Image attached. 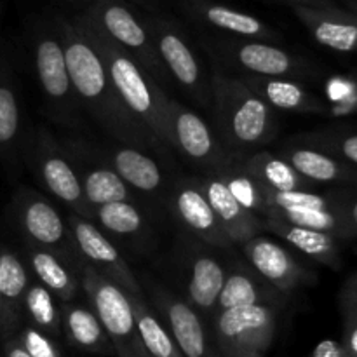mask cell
Wrapping results in <instances>:
<instances>
[{
    "mask_svg": "<svg viewBox=\"0 0 357 357\" xmlns=\"http://www.w3.org/2000/svg\"><path fill=\"white\" fill-rule=\"evenodd\" d=\"M338 305L344 317L357 316V272L352 274L338 293Z\"/></svg>",
    "mask_w": 357,
    "mask_h": 357,
    "instance_id": "obj_41",
    "label": "cell"
},
{
    "mask_svg": "<svg viewBox=\"0 0 357 357\" xmlns=\"http://www.w3.org/2000/svg\"><path fill=\"white\" fill-rule=\"evenodd\" d=\"M61 143L75 166L84 197L93 213L94 209L114 202L138 201L135 192L94 152L93 143L80 136H68L63 138Z\"/></svg>",
    "mask_w": 357,
    "mask_h": 357,
    "instance_id": "obj_15",
    "label": "cell"
},
{
    "mask_svg": "<svg viewBox=\"0 0 357 357\" xmlns=\"http://www.w3.org/2000/svg\"><path fill=\"white\" fill-rule=\"evenodd\" d=\"M291 6H309V7H331L333 0H288Z\"/></svg>",
    "mask_w": 357,
    "mask_h": 357,
    "instance_id": "obj_46",
    "label": "cell"
},
{
    "mask_svg": "<svg viewBox=\"0 0 357 357\" xmlns=\"http://www.w3.org/2000/svg\"><path fill=\"white\" fill-rule=\"evenodd\" d=\"M75 20L103 58L108 77L126 110L149 135L159 157L171 159L174 149L169 129V93H166L131 56L103 37L96 28L80 16H75Z\"/></svg>",
    "mask_w": 357,
    "mask_h": 357,
    "instance_id": "obj_2",
    "label": "cell"
},
{
    "mask_svg": "<svg viewBox=\"0 0 357 357\" xmlns=\"http://www.w3.org/2000/svg\"><path fill=\"white\" fill-rule=\"evenodd\" d=\"M33 66L49 119L66 129L82 128V108L72 87L65 52L54 24L35 30Z\"/></svg>",
    "mask_w": 357,
    "mask_h": 357,
    "instance_id": "obj_6",
    "label": "cell"
},
{
    "mask_svg": "<svg viewBox=\"0 0 357 357\" xmlns=\"http://www.w3.org/2000/svg\"><path fill=\"white\" fill-rule=\"evenodd\" d=\"M13 215L24 243L51 251L79 274L84 260L77 250L68 222L44 195L30 187H20L13 199Z\"/></svg>",
    "mask_w": 357,
    "mask_h": 357,
    "instance_id": "obj_9",
    "label": "cell"
},
{
    "mask_svg": "<svg viewBox=\"0 0 357 357\" xmlns=\"http://www.w3.org/2000/svg\"><path fill=\"white\" fill-rule=\"evenodd\" d=\"M142 286L146 300L169 330L183 357H222L204 319L190 303L150 279H143Z\"/></svg>",
    "mask_w": 357,
    "mask_h": 357,
    "instance_id": "obj_12",
    "label": "cell"
},
{
    "mask_svg": "<svg viewBox=\"0 0 357 357\" xmlns=\"http://www.w3.org/2000/svg\"><path fill=\"white\" fill-rule=\"evenodd\" d=\"M215 173L220 180L223 181L227 188L230 190V194L241 202L246 209H250L251 213H255L257 216H260L264 220L265 211H267V201H265L264 187L257 183L253 178L248 173H244L234 159L230 157L229 164H225L220 169L211 171Z\"/></svg>",
    "mask_w": 357,
    "mask_h": 357,
    "instance_id": "obj_36",
    "label": "cell"
},
{
    "mask_svg": "<svg viewBox=\"0 0 357 357\" xmlns=\"http://www.w3.org/2000/svg\"><path fill=\"white\" fill-rule=\"evenodd\" d=\"M164 204L194 239L218 250H230L234 246L195 178L171 181Z\"/></svg>",
    "mask_w": 357,
    "mask_h": 357,
    "instance_id": "obj_16",
    "label": "cell"
},
{
    "mask_svg": "<svg viewBox=\"0 0 357 357\" xmlns=\"http://www.w3.org/2000/svg\"><path fill=\"white\" fill-rule=\"evenodd\" d=\"M286 296L288 295H282L274 286L268 284L265 279H261L250 265L248 267H236L227 271L225 282H223L218 302H216V310L253 305H265L275 309L286 302Z\"/></svg>",
    "mask_w": 357,
    "mask_h": 357,
    "instance_id": "obj_25",
    "label": "cell"
},
{
    "mask_svg": "<svg viewBox=\"0 0 357 357\" xmlns=\"http://www.w3.org/2000/svg\"><path fill=\"white\" fill-rule=\"evenodd\" d=\"M234 162L250 174L265 190L289 192V190H312V181L305 180L296 173L289 162H286L278 153L267 150L246 153V155H232Z\"/></svg>",
    "mask_w": 357,
    "mask_h": 357,
    "instance_id": "obj_29",
    "label": "cell"
},
{
    "mask_svg": "<svg viewBox=\"0 0 357 357\" xmlns=\"http://www.w3.org/2000/svg\"><path fill=\"white\" fill-rule=\"evenodd\" d=\"M14 337L31 357H61L54 338L30 324H23Z\"/></svg>",
    "mask_w": 357,
    "mask_h": 357,
    "instance_id": "obj_40",
    "label": "cell"
},
{
    "mask_svg": "<svg viewBox=\"0 0 357 357\" xmlns=\"http://www.w3.org/2000/svg\"><path fill=\"white\" fill-rule=\"evenodd\" d=\"M298 143L314 146L330 155L357 167V131L345 128H330L303 135Z\"/></svg>",
    "mask_w": 357,
    "mask_h": 357,
    "instance_id": "obj_37",
    "label": "cell"
},
{
    "mask_svg": "<svg viewBox=\"0 0 357 357\" xmlns=\"http://www.w3.org/2000/svg\"><path fill=\"white\" fill-rule=\"evenodd\" d=\"M24 132L16 79L10 66L0 59V160L9 171H16L23 160Z\"/></svg>",
    "mask_w": 357,
    "mask_h": 357,
    "instance_id": "obj_22",
    "label": "cell"
},
{
    "mask_svg": "<svg viewBox=\"0 0 357 357\" xmlns=\"http://www.w3.org/2000/svg\"><path fill=\"white\" fill-rule=\"evenodd\" d=\"M80 17L131 56L166 93L169 91L173 82L160 61L149 26L124 0H94Z\"/></svg>",
    "mask_w": 357,
    "mask_h": 357,
    "instance_id": "obj_5",
    "label": "cell"
},
{
    "mask_svg": "<svg viewBox=\"0 0 357 357\" xmlns=\"http://www.w3.org/2000/svg\"><path fill=\"white\" fill-rule=\"evenodd\" d=\"M211 117L230 155H246L267 145L278 131L274 110L239 75L211 72Z\"/></svg>",
    "mask_w": 357,
    "mask_h": 357,
    "instance_id": "obj_3",
    "label": "cell"
},
{
    "mask_svg": "<svg viewBox=\"0 0 357 357\" xmlns=\"http://www.w3.org/2000/svg\"><path fill=\"white\" fill-rule=\"evenodd\" d=\"M185 275H187L188 303L202 317L215 312L227 275L222 261L202 251L188 253L185 258Z\"/></svg>",
    "mask_w": 357,
    "mask_h": 357,
    "instance_id": "obj_26",
    "label": "cell"
},
{
    "mask_svg": "<svg viewBox=\"0 0 357 357\" xmlns=\"http://www.w3.org/2000/svg\"><path fill=\"white\" fill-rule=\"evenodd\" d=\"M2 352L3 357H31L23 347H21L20 342L16 340V337H10L2 342Z\"/></svg>",
    "mask_w": 357,
    "mask_h": 357,
    "instance_id": "obj_45",
    "label": "cell"
},
{
    "mask_svg": "<svg viewBox=\"0 0 357 357\" xmlns=\"http://www.w3.org/2000/svg\"><path fill=\"white\" fill-rule=\"evenodd\" d=\"M314 40L337 52L357 51V14L331 7L291 6Z\"/></svg>",
    "mask_w": 357,
    "mask_h": 357,
    "instance_id": "obj_21",
    "label": "cell"
},
{
    "mask_svg": "<svg viewBox=\"0 0 357 357\" xmlns=\"http://www.w3.org/2000/svg\"><path fill=\"white\" fill-rule=\"evenodd\" d=\"M23 317L24 324L37 328L49 337L58 338L63 333L59 300L33 278L24 295Z\"/></svg>",
    "mask_w": 357,
    "mask_h": 357,
    "instance_id": "obj_34",
    "label": "cell"
},
{
    "mask_svg": "<svg viewBox=\"0 0 357 357\" xmlns=\"http://www.w3.org/2000/svg\"><path fill=\"white\" fill-rule=\"evenodd\" d=\"M21 257H23L31 278L40 282L44 288H47L59 302H75L79 293L82 291L79 275L61 258L52 255L51 251L38 250L26 243L21 251Z\"/></svg>",
    "mask_w": 357,
    "mask_h": 357,
    "instance_id": "obj_28",
    "label": "cell"
},
{
    "mask_svg": "<svg viewBox=\"0 0 357 357\" xmlns=\"http://www.w3.org/2000/svg\"><path fill=\"white\" fill-rule=\"evenodd\" d=\"M267 209H342L344 208L345 195L340 194H319L316 190H289L274 192L265 190Z\"/></svg>",
    "mask_w": 357,
    "mask_h": 357,
    "instance_id": "obj_38",
    "label": "cell"
},
{
    "mask_svg": "<svg viewBox=\"0 0 357 357\" xmlns=\"http://www.w3.org/2000/svg\"><path fill=\"white\" fill-rule=\"evenodd\" d=\"M344 347L345 357H357V316L344 317Z\"/></svg>",
    "mask_w": 357,
    "mask_h": 357,
    "instance_id": "obj_42",
    "label": "cell"
},
{
    "mask_svg": "<svg viewBox=\"0 0 357 357\" xmlns=\"http://www.w3.org/2000/svg\"><path fill=\"white\" fill-rule=\"evenodd\" d=\"M345 2H347L349 10H351V13L357 14V0H345Z\"/></svg>",
    "mask_w": 357,
    "mask_h": 357,
    "instance_id": "obj_47",
    "label": "cell"
},
{
    "mask_svg": "<svg viewBox=\"0 0 357 357\" xmlns=\"http://www.w3.org/2000/svg\"><path fill=\"white\" fill-rule=\"evenodd\" d=\"M61 309V328L68 342L80 351L91 354H115L110 338L105 333L100 319L91 307L77 302H59Z\"/></svg>",
    "mask_w": 357,
    "mask_h": 357,
    "instance_id": "obj_30",
    "label": "cell"
},
{
    "mask_svg": "<svg viewBox=\"0 0 357 357\" xmlns=\"http://www.w3.org/2000/svg\"><path fill=\"white\" fill-rule=\"evenodd\" d=\"M52 24L63 45L72 87L84 114L89 115L114 142L159 155L149 135L122 105L103 58L84 33L79 21L75 17H56Z\"/></svg>",
    "mask_w": 357,
    "mask_h": 357,
    "instance_id": "obj_1",
    "label": "cell"
},
{
    "mask_svg": "<svg viewBox=\"0 0 357 357\" xmlns=\"http://www.w3.org/2000/svg\"><path fill=\"white\" fill-rule=\"evenodd\" d=\"M21 159L40 187L51 197L58 199L68 213L94 222V213L84 197L72 159L61 139L56 138L45 126H35L24 132Z\"/></svg>",
    "mask_w": 357,
    "mask_h": 357,
    "instance_id": "obj_4",
    "label": "cell"
},
{
    "mask_svg": "<svg viewBox=\"0 0 357 357\" xmlns=\"http://www.w3.org/2000/svg\"><path fill=\"white\" fill-rule=\"evenodd\" d=\"M239 77L272 110L291 112V114H328L326 101L310 93L298 80L282 79V77Z\"/></svg>",
    "mask_w": 357,
    "mask_h": 357,
    "instance_id": "obj_23",
    "label": "cell"
},
{
    "mask_svg": "<svg viewBox=\"0 0 357 357\" xmlns=\"http://www.w3.org/2000/svg\"><path fill=\"white\" fill-rule=\"evenodd\" d=\"M264 225L265 230L284 239L289 246L296 248L300 253L312 258L317 264H323L335 271L342 267V250L338 244V237L279 222V220H264Z\"/></svg>",
    "mask_w": 357,
    "mask_h": 357,
    "instance_id": "obj_31",
    "label": "cell"
},
{
    "mask_svg": "<svg viewBox=\"0 0 357 357\" xmlns=\"http://www.w3.org/2000/svg\"><path fill=\"white\" fill-rule=\"evenodd\" d=\"M278 155L312 183L357 185V167L314 146L295 142L282 146Z\"/></svg>",
    "mask_w": 357,
    "mask_h": 357,
    "instance_id": "obj_24",
    "label": "cell"
},
{
    "mask_svg": "<svg viewBox=\"0 0 357 357\" xmlns=\"http://www.w3.org/2000/svg\"><path fill=\"white\" fill-rule=\"evenodd\" d=\"M307 357H345L344 347L337 340H323L314 347Z\"/></svg>",
    "mask_w": 357,
    "mask_h": 357,
    "instance_id": "obj_43",
    "label": "cell"
},
{
    "mask_svg": "<svg viewBox=\"0 0 357 357\" xmlns=\"http://www.w3.org/2000/svg\"><path fill=\"white\" fill-rule=\"evenodd\" d=\"M195 180H197L202 194L208 199L209 206L215 211L216 218L222 223L223 230L234 244L241 246L246 241L253 239L255 236H260L264 232V220L244 208L215 173L209 171L204 176L195 178Z\"/></svg>",
    "mask_w": 357,
    "mask_h": 357,
    "instance_id": "obj_20",
    "label": "cell"
},
{
    "mask_svg": "<svg viewBox=\"0 0 357 357\" xmlns=\"http://www.w3.org/2000/svg\"><path fill=\"white\" fill-rule=\"evenodd\" d=\"M326 94L330 100L328 114L349 115L357 112V79L333 77L326 84Z\"/></svg>",
    "mask_w": 357,
    "mask_h": 357,
    "instance_id": "obj_39",
    "label": "cell"
},
{
    "mask_svg": "<svg viewBox=\"0 0 357 357\" xmlns=\"http://www.w3.org/2000/svg\"><path fill=\"white\" fill-rule=\"evenodd\" d=\"M169 129L174 153H181L185 159L206 169V173L229 164L232 155L213 132L211 126L176 98H171Z\"/></svg>",
    "mask_w": 357,
    "mask_h": 357,
    "instance_id": "obj_14",
    "label": "cell"
},
{
    "mask_svg": "<svg viewBox=\"0 0 357 357\" xmlns=\"http://www.w3.org/2000/svg\"><path fill=\"white\" fill-rule=\"evenodd\" d=\"M80 289L100 319L119 357H150L139 338L131 298L107 278L84 261L79 268Z\"/></svg>",
    "mask_w": 357,
    "mask_h": 357,
    "instance_id": "obj_8",
    "label": "cell"
},
{
    "mask_svg": "<svg viewBox=\"0 0 357 357\" xmlns=\"http://www.w3.org/2000/svg\"><path fill=\"white\" fill-rule=\"evenodd\" d=\"M66 222H68L70 232L75 241L80 258L87 265H91L103 278L124 289L129 296L145 295L142 281L131 271L126 258L122 257L121 250L96 223L80 218L73 213H68Z\"/></svg>",
    "mask_w": 357,
    "mask_h": 357,
    "instance_id": "obj_13",
    "label": "cell"
},
{
    "mask_svg": "<svg viewBox=\"0 0 357 357\" xmlns=\"http://www.w3.org/2000/svg\"><path fill=\"white\" fill-rule=\"evenodd\" d=\"M188 10L201 23L209 24L215 30L225 31L232 37L264 42H272L278 38V33L272 28H268L261 20L248 13H241V10L232 9V7L223 6V3L194 0V2L188 3Z\"/></svg>",
    "mask_w": 357,
    "mask_h": 357,
    "instance_id": "obj_27",
    "label": "cell"
},
{
    "mask_svg": "<svg viewBox=\"0 0 357 357\" xmlns=\"http://www.w3.org/2000/svg\"><path fill=\"white\" fill-rule=\"evenodd\" d=\"M94 223L108 237H117L131 244L149 243L152 227L146 220L139 201L114 202L94 209Z\"/></svg>",
    "mask_w": 357,
    "mask_h": 357,
    "instance_id": "obj_32",
    "label": "cell"
},
{
    "mask_svg": "<svg viewBox=\"0 0 357 357\" xmlns=\"http://www.w3.org/2000/svg\"><path fill=\"white\" fill-rule=\"evenodd\" d=\"M30 271L21 253L0 243V340L14 337L24 324L23 305Z\"/></svg>",
    "mask_w": 357,
    "mask_h": 357,
    "instance_id": "obj_19",
    "label": "cell"
},
{
    "mask_svg": "<svg viewBox=\"0 0 357 357\" xmlns=\"http://www.w3.org/2000/svg\"><path fill=\"white\" fill-rule=\"evenodd\" d=\"M264 220H279V222L291 223V225L303 227V229L326 232L338 239H351L347 222L344 218L342 209H275L268 208L265 211Z\"/></svg>",
    "mask_w": 357,
    "mask_h": 357,
    "instance_id": "obj_35",
    "label": "cell"
},
{
    "mask_svg": "<svg viewBox=\"0 0 357 357\" xmlns=\"http://www.w3.org/2000/svg\"><path fill=\"white\" fill-rule=\"evenodd\" d=\"M278 331L275 309L265 305L213 312L211 335L222 357H265Z\"/></svg>",
    "mask_w": 357,
    "mask_h": 357,
    "instance_id": "obj_10",
    "label": "cell"
},
{
    "mask_svg": "<svg viewBox=\"0 0 357 357\" xmlns=\"http://www.w3.org/2000/svg\"><path fill=\"white\" fill-rule=\"evenodd\" d=\"M135 310L136 326H138L139 338L150 357H183L178 349L176 342L171 337L169 330L164 326L160 317L146 300V295L129 296Z\"/></svg>",
    "mask_w": 357,
    "mask_h": 357,
    "instance_id": "obj_33",
    "label": "cell"
},
{
    "mask_svg": "<svg viewBox=\"0 0 357 357\" xmlns=\"http://www.w3.org/2000/svg\"><path fill=\"white\" fill-rule=\"evenodd\" d=\"M93 149L132 192H139V195L152 201L166 202L171 181H167L166 173L153 155L114 139L93 143Z\"/></svg>",
    "mask_w": 357,
    "mask_h": 357,
    "instance_id": "obj_17",
    "label": "cell"
},
{
    "mask_svg": "<svg viewBox=\"0 0 357 357\" xmlns=\"http://www.w3.org/2000/svg\"><path fill=\"white\" fill-rule=\"evenodd\" d=\"M241 250L246 257L248 265L282 295H289L295 289L314 284L317 281L312 271L303 267L293 257L291 251L272 241L271 237L261 234L255 236L253 239L241 244Z\"/></svg>",
    "mask_w": 357,
    "mask_h": 357,
    "instance_id": "obj_18",
    "label": "cell"
},
{
    "mask_svg": "<svg viewBox=\"0 0 357 357\" xmlns=\"http://www.w3.org/2000/svg\"><path fill=\"white\" fill-rule=\"evenodd\" d=\"M143 20L173 86L180 87L201 110L211 115V73L187 33L166 17L146 16Z\"/></svg>",
    "mask_w": 357,
    "mask_h": 357,
    "instance_id": "obj_7",
    "label": "cell"
},
{
    "mask_svg": "<svg viewBox=\"0 0 357 357\" xmlns=\"http://www.w3.org/2000/svg\"><path fill=\"white\" fill-rule=\"evenodd\" d=\"M211 56L229 66H236L244 75L303 79L312 72L305 59L264 40L246 38H215L208 42Z\"/></svg>",
    "mask_w": 357,
    "mask_h": 357,
    "instance_id": "obj_11",
    "label": "cell"
},
{
    "mask_svg": "<svg viewBox=\"0 0 357 357\" xmlns=\"http://www.w3.org/2000/svg\"><path fill=\"white\" fill-rule=\"evenodd\" d=\"M344 218L347 222L351 239L357 237V195H345Z\"/></svg>",
    "mask_w": 357,
    "mask_h": 357,
    "instance_id": "obj_44",
    "label": "cell"
}]
</instances>
